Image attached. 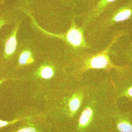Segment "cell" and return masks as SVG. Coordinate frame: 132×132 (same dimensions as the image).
<instances>
[{"label": "cell", "instance_id": "cell-14", "mask_svg": "<svg viewBox=\"0 0 132 132\" xmlns=\"http://www.w3.org/2000/svg\"><path fill=\"white\" fill-rule=\"evenodd\" d=\"M1 54L0 53V66H1Z\"/></svg>", "mask_w": 132, "mask_h": 132}, {"label": "cell", "instance_id": "cell-2", "mask_svg": "<svg viewBox=\"0 0 132 132\" xmlns=\"http://www.w3.org/2000/svg\"><path fill=\"white\" fill-rule=\"evenodd\" d=\"M113 43L112 42L106 49L99 53L82 55L81 57L79 67L82 74L90 69H102L109 71L112 68H117L111 61L109 55L110 48Z\"/></svg>", "mask_w": 132, "mask_h": 132}, {"label": "cell", "instance_id": "cell-15", "mask_svg": "<svg viewBox=\"0 0 132 132\" xmlns=\"http://www.w3.org/2000/svg\"><path fill=\"white\" fill-rule=\"evenodd\" d=\"M106 132H112V131H111V130H110V131H107Z\"/></svg>", "mask_w": 132, "mask_h": 132}, {"label": "cell", "instance_id": "cell-5", "mask_svg": "<svg viewBox=\"0 0 132 132\" xmlns=\"http://www.w3.org/2000/svg\"><path fill=\"white\" fill-rule=\"evenodd\" d=\"M116 0H100L96 6L87 15L83 20V27L94 21L95 19L101 15L106 8Z\"/></svg>", "mask_w": 132, "mask_h": 132}, {"label": "cell", "instance_id": "cell-8", "mask_svg": "<svg viewBox=\"0 0 132 132\" xmlns=\"http://www.w3.org/2000/svg\"><path fill=\"white\" fill-rule=\"evenodd\" d=\"M41 75L43 78L45 79H50L54 75L53 69L49 66L44 67L41 71Z\"/></svg>", "mask_w": 132, "mask_h": 132}, {"label": "cell", "instance_id": "cell-13", "mask_svg": "<svg viewBox=\"0 0 132 132\" xmlns=\"http://www.w3.org/2000/svg\"><path fill=\"white\" fill-rule=\"evenodd\" d=\"M5 2L4 0H0V6L5 4Z\"/></svg>", "mask_w": 132, "mask_h": 132}, {"label": "cell", "instance_id": "cell-12", "mask_svg": "<svg viewBox=\"0 0 132 132\" xmlns=\"http://www.w3.org/2000/svg\"><path fill=\"white\" fill-rule=\"evenodd\" d=\"M126 93L129 97H132V86L128 88Z\"/></svg>", "mask_w": 132, "mask_h": 132}, {"label": "cell", "instance_id": "cell-11", "mask_svg": "<svg viewBox=\"0 0 132 132\" xmlns=\"http://www.w3.org/2000/svg\"><path fill=\"white\" fill-rule=\"evenodd\" d=\"M5 69L1 68H0V86H1V85L2 84V83L3 82H5V81L6 80L7 78H4L3 76H2V75L3 74V72L4 71Z\"/></svg>", "mask_w": 132, "mask_h": 132}, {"label": "cell", "instance_id": "cell-4", "mask_svg": "<svg viewBox=\"0 0 132 132\" xmlns=\"http://www.w3.org/2000/svg\"><path fill=\"white\" fill-rule=\"evenodd\" d=\"M132 14V11L129 9H126L116 12L113 14L109 15L100 22L102 28H106L112 26L114 23L124 21L129 19Z\"/></svg>", "mask_w": 132, "mask_h": 132}, {"label": "cell", "instance_id": "cell-9", "mask_svg": "<svg viewBox=\"0 0 132 132\" xmlns=\"http://www.w3.org/2000/svg\"><path fill=\"white\" fill-rule=\"evenodd\" d=\"M13 123V121H7L0 119V130L11 125Z\"/></svg>", "mask_w": 132, "mask_h": 132}, {"label": "cell", "instance_id": "cell-1", "mask_svg": "<svg viewBox=\"0 0 132 132\" xmlns=\"http://www.w3.org/2000/svg\"><path fill=\"white\" fill-rule=\"evenodd\" d=\"M19 23L15 22L13 27L6 29L5 33L0 35V68L5 69L6 67L16 53L17 47L16 35Z\"/></svg>", "mask_w": 132, "mask_h": 132}, {"label": "cell", "instance_id": "cell-7", "mask_svg": "<svg viewBox=\"0 0 132 132\" xmlns=\"http://www.w3.org/2000/svg\"><path fill=\"white\" fill-rule=\"evenodd\" d=\"M33 61L32 53L29 50H24L19 56V62L20 65L31 63Z\"/></svg>", "mask_w": 132, "mask_h": 132}, {"label": "cell", "instance_id": "cell-10", "mask_svg": "<svg viewBox=\"0 0 132 132\" xmlns=\"http://www.w3.org/2000/svg\"><path fill=\"white\" fill-rule=\"evenodd\" d=\"M35 128L33 127H29L24 128L17 131V132H36Z\"/></svg>", "mask_w": 132, "mask_h": 132}, {"label": "cell", "instance_id": "cell-3", "mask_svg": "<svg viewBox=\"0 0 132 132\" xmlns=\"http://www.w3.org/2000/svg\"><path fill=\"white\" fill-rule=\"evenodd\" d=\"M53 35L64 41L74 49L82 50L89 47L85 40L83 28L77 26L74 21L65 33Z\"/></svg>", "mask_w": 132, "mask_h": 132}, {"label": "cell", "instance_id": "cell-6", "mask_svg": "<svg viewBox=\"0 0 132 132\" xmlns=\"http://www.w3.org/2000/svg\"><path fill=\"white\" fill-rule=\"evenodd\" d=\"M15 20L9 5L5 4L0 6V30L4 26L15 23Z\"/></svg>", "mask_w": 132, "mask_h": 132}]
</instances>
